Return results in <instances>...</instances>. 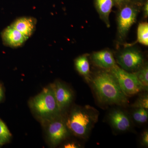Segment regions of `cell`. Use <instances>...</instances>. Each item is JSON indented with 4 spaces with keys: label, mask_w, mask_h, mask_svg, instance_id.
<instances>
[{
    "label": "cell",
    "mask_w": 148,
    "mask_h": 148,
    "mask_svg": "<svg viewBox=\"0 0 148 148\" xmlns=\"http://www.w3.org/2000/svg\"><path fill=\"white\" fill-rule=\"evenodd\" d=\"M114 1L118 5L121 6L123 5L125 3H126L127 0H114Z\"/></svg>",
    "instance_id": "44dd1931"
},
{
    "label": "cell",
    "mask_w": 148,
    "mask_h": 148,
    "mask_svg": "<svg viewBox=\"0 0 148 148\" xmlns=\"http://www.w3.org/2000/svg\"><path fill=\"white\" fill-rule=\"evenodd\" d=\"M92 86L98 100L103 104L123 106L128 103L127 96L111 73H98L92 78Z\"/></svg>",
    "instance_id": "6da1fadb"
},
{
    "label": "cell",
    "mask_w": 148,
    "mask_h": 148,
    "mask_svg": "<svg viewBox=\"0 0 148 148\" xmlns=\"http://www.w3.org/2000/svg\"><path fill=\"white\" fill-rule=\"evenodd\" d=\"M50 119L47 126L48 136L50 143L56 146L68 136L69 130L66 122L58 116Z\"/></svg>",
    "instance_id": "52a82bcc"
},
{
    "label": "cell",
    "mask_w": 148,
    "mask_h": 148,
    "mask_svg": "<svg viewBox=\"0 0 148 148\" xmlns=\"http://www.w3.org/2000/svg\"><path fill=\"white\" fill-rule=\"evenodd\" d=\"M98 111L90 106L77 107L70 114L66 125L69 130L77 137L87 138L98 121Z\"/></svg>",
    "instance_id": "7a4b0ae2"
},
{
    "label": "cell",
    "mask_w": 148,
    "mask_h": 148,
    "mask_svg": "<svg viewBox=\"0 0 148 148\" xmlns=\"http://www.w3.org/2000/svg\"><path fill=\"white\" fill-rule=\"evenodd\" d=\"M32 106L40 116L48 119L58 117L60 112L51 86L45 88L34 98Z\"/></svg>",
    "instance_id": "3957f363"
},
{
    "label": "cell",
    "mask_w": 148,
    "mask_h": 148,
    "mask_svg": "<svg viewBox=\"0 0 148 148\" xmlns=\"http://www.w3.org/2000/svg\"><path fill=\"white\" fill-rule=\"evenodd\" d=\"M12 135L5 123L0 119V144L1 145L8 143Z\"/></svg>",
    "instance_id": "ac0fdd59"
},
{
    "label": "cell",
    "mask_w": 148,
    "mask_h": 148,
    "mask_svg": "<svg viewBox=\"0 0 148 148\" xmlns=\"http://www.w3.org/2000/svg\"><path fill=\"white\" fill-rule=\"evenodd\" d=\"M138 11L132 5H126L120 10L117 18L118 34L121 39L126 36L128 31L136 21Z\"/></svg>",
    "instance_id": "5b68a950"
},
{
    "label": "cell",
    "mask_w": 148,
    "mask_h": 148,
    "mask_svg": "<svg viewBox=\"0 0 148 148\" xmlns=\"http://www.w3.org/2000/svg\"><path fill=\"white\" fill-rule=\"evenodd\" d=\"M132 117L137 123L140 124L145 123L148 120V110L142 108H137L132 113Z\"/></svg>",
    "instance_id": "e0dca14e"
},
{
    "label": "cell",
    "mask_w": 148,
    "mask_h": 148,
    "mask_svg": "<svg viewBox=\"0 0 148 148\" xmlns=\"http://www.w3.org/2000/svg\"><path fill=\"white\" fill-rule=\"evenodd\" d=\"M141 143L143 146L146 147L148 146V130L145 131L142 135L141 138Z\"/></svg>",
    "instance_id": "ffe728a7"
},
{
    "label": "cell",
    "mask_w": 148,
    "mask_h": 148,
    "mask_svg": "<svg viewBox=\"0 0 148 148\" xmlns=\"http://www.w3.org/2000/svg\"><path fill=\"white\" fill-rule=\"evenodd\" d=\"M113 3V0H95L97 11L101 19L108 27H110L109 16Z\"/></svg>",
    "instance_id": "4fadbf2b"
},
{
    "label": "cell",
    "mask_w": 148,
    "mask_h": 148,
    "mask_svg": "<svg viewBox=\"0 0 148 148\" xmlns=\"http://www.w3.org/2000/svg\"><path fill=\"white\" fill-rule=\"evenodd\" d=\"M144 15L146 17H147L148 15V1L146 3L144 8Z\"/></svg>",
    "instance_id": "7402d4cb"
},
{
    "label": "cell",
    "mask_w": 148,
    "mask_h": 148,
    "mask_svg": "<svg viewBox=\"0 0 148 148\" xmlns=\"http://www.w3.org/2000/svg\"><path fill=\"white\" fill-rule=\"evenodd\" d=\"M110 70L111 73L116 78L122 90L127 96L135 95L145 90L135 73H128L116 65Z\"/></svg>",
    "instance_id": "277c9868"
},
{
    "label": "cell",
    "mask_w": 148,
    "mask_h": 148,
    "mask_svg": "<svg viewBox=\"0 0 148 148\" xmlns=\"http://www.w3.org/2000/svg\"><path fill=\"white\" fill-rule=\"evenodd\" d=\"M1 146H2L1 145V144H0V147H1Z\"/></svg>",
    "instance_id": "d4e9b609"
},
{
    "label": "cell",
    "mask_w": 148,
    "mask_h": 148,
    "mask_svg": "<svg viewBox=\"0 0 148 148\" xmlns=\"http://www.w3.org/2000/svg\"><path fill=\"white\" fill-rule=\"evenodd\" d=\"M36 24V18L31 16H24L17 18L10 25L21 32L28 39L34 32Z\"/></svg>",
    "instance_id": "8fae6325"
},
{
    "label": "cell",
    "mask_w": 148,
    "mask_h": 148,
    "mask_svg": "<svg viewBox=\"0 0 148 148\" xmlns=\"http://www.w3.org/2000/svg\"><path fill=\"white\" fill-rule=\"evenodd\" d=\"M138 41L145 46L148 45V24L147 22H142L139 24L137 32Z\"/></svg>",
    "instance_id": "9a60e30c"
},
{
    "label": "cell",
    "mask_w": 148,
    "mask_h": 148,
    "mask_svg": "<svg viewBox=\"0 0 148 148\" xmlns=\"http://www.w3.org/2000/svg\"><path fill=\"white\" fill-rule=\"evenodd\" d=\"M110 123L113 127L119 132L127 131L131 127L129 117L121 110H114L109 114Z\"/></svg>",
    "instance_id": "30bf717a"
},
{
    "label": "cell",
    "mask_w": 148,
    "mask_h": 148,
    "mask_svg": "<svg viewBox=\"0 0 148 148\" xmlns=\"http://www.w3.org/2000/svg\"><path fill=\"white\" fill-rule=\"evenodd\" d=\"M1 37L3 43L11 47H19L27 40L21 32L11 25L3 31Z\"/></svg>",
    "instance_id": "9c48e42d"
},
{
    "label": "cell",
    "mask_w": 148,
    "mask_h": 148,
    "mask_svg": "<svg viewBox=\"0 0 148 148\" xmlns=\"http://www.w3.org/2000/svg\"><path fill=\"white\" fill-rule=\"evenodd\" d=\"M92 59L96 66L102 69H111L116 66L113 55L110 51L104 50L94 52Z\"/></svg>",
    "instance_id": "7c38bea8"
},
{
    "label": "cell",
    "mask_w": 148,
    "mask_h": 148,
    "mask_svg": "<svg viewBox=\"0 0 148 148\" xmlns=\"http://www.w3.org/2000/svg\"><path fill=\"white\" fill-rule=\"evenodd\" d=\"M4 96V92L3 88L1 84H0V101L2 100Z\"/></svg>",
    "instance_id": "cb8c5ba5"
},
{
    "label": "cell",
    "mask_w": 148,
    "mask_h": 148,
    "mask_svg": "<svg viewBox=\"0 0 148 148\" xmlns=\"http://www.w3.org/2000/svg\"><path fill=\"white\" fill-rule=\"evenodd\" d=\"M58 108L60 112L69 106L73 98L71 90L60 82H56L51 86Z\"/></svg>",
    "instance_id": "ba28073f"
},
{
    "label": "cell",
    "mask_w": 148,
    "mask_h": 148,
    "mask_svg": "<svg viewBox=\"0 0 148 148\" xmlns=\"http://www.w3.org/2000/svg\"><path fill=\"white\" fill-rule=\"evenodd\" d=\"M133 108L148 109V96L147 94L141 95L132 105Z\"/></svg>",
    "instance_id": "d6986e66"
},
{
    "label": "cell",
    "mask_w": 148,
    "mask_h": 148,
    "mask_svg": "<svg viewBox=\"0 0 148 148\" xmlns=\"http://www.w3.org/2000/svg\"><path fill=\"white\" fill-rule=\"evenodd\" d=\"M77 147L78 146L74 143H69V144H67V145H65V148H75Z\"/></svg>",
    "instance_id": "603a6c76"
},
{
    "label": "cell",
    "mask_w": 148,
    "mask_h": 148,
    "mask_svg": "<svg viewBox=\"0 0 148 148\" xmlns=\"http://www.w3.org/2000/svg\"><path fill=\"white\" fill-rule=\"evenodd\" d=\"M135 74L143 86L145 90H148V68L147 65L140 67Z\"/></svg>",
    "instance_id": "2e32d148"
},
{
    "label": "cell",
    "mask_w": 148,
    "mask_h": 148,
    "mask_svg": "<svg viewBox=\"0 0 148 148\" xmlns=\"http://www.w3.org/2000/svg\"><path fill=\"white\" fill-rule=\"evenodd\" d=\"M77 71L83 76L88 79L90 74V65L87 56L83 55L78 57L75 61Z\"/></svg>",
    "instance_id": "5bb4252c"
},
{
    "label": "cell",
    "mask_w": 148,
    "mask_h": 148,
    "mask_svg": "<svg viewBox=\"0 0 148 148\" xmlns=\"http://www.w3.org/2000/svg\"><path fill=\"white\" fill-rule=\"evenodd\" d=\"M118 63L123 70L128 71L138 70L143 66V54L136 49H126L118 56Z\"/></svg>",
    "instance_id": "8992f818"
}]
</instances>
